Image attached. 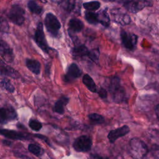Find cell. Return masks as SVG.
<instances>
[{
    "label": "cell",
    "mask_w": 159,
    "mask_h": 159,
    "mask_svg": "<svg viewBox=\"0 0 159 159\" xmlns=\"http://www.w3.org/2000/svg\"><path fill=\"white\" fill-rule=\"evenodd\" d=\"M44 23L48 32L53 37H57L61 28V24L58 18L53 13L48 12L45 17Z\"/></svg>",
    "instance_id": "cell-4"
},
{
    "label": "cell",
    "mask_w": 159,
    "mask_h": 159,
    "mask_svg": "<svg viewBox=\"0 0 159 159\" xmlns=\"http://www.w3.org/2000/svg\"><path fill=\"white\" fill-rule=\"evenodd\" d=\"M29 125L33 130L35 131L40 130L42 127V123L35 119H31L29 122Z\"/></svg>",
    "instance_id": "cell-30"
},
{
    "label": "cell",
    "mask_w": 159,
    "mask_h": 159,
    "mask_svg": "<svg viewBox=\"0 0 159 159\" xmlns=\"http://www.w3.org/2000/svg\"><path fill=\"white\" fill-rule=\"evenodd\" d=\"M16 118L17 113L12 107L8 106L0 108V123L5 124Z\"/></svg>",
    "instance_id": "cell-10"
},
{
    "label": "cell",
    "mask_w": 159,
    "mask_h": 159,
    "mask_svg": "<svg viewBox=\"0 0 159 159\" xmlns=\"http://www.w3.org/2000/svg\"><path fill=\"white\" fill-rule=\"evenodd\" d=\"M97 93H98L99 96L102 98V99H104V98H107V91L103 88H101L98 91Z\"/></svg>",
    "instance_id": "cell-33"
},
{
    "label": "cell",
    "mask_w": 159,
    "mask_h": 159,
    "mask_svg": "<svg viewBox=\"0 0 159 159\" xmlns=\"http://www.w3.org/2000/svg\"><path fill=\"white\" fill-rule=\"evenodd\" d=\"M73 146L74 149L78 152H86L91 148L92 140L87 135H81L75 139Z\"/></svg>",
    "instance_id": "cell-7"
},
{
    "label": "cell",
    "mask_w": 159,
    "mask_h": 159,
    "mask_svg": "<svg viewBox=\"0 0 159 159\" xmlns=\"http://www.w3.org/2000/svg\"><path fill=\"white\" fill-rule=\"evenodd\" d=\"M123 6L132 13H137L146 7L152 6L150 0H120Z\"/></svg>",
    "instance_id": "cell-3"
},
{
    "label": "cell",
    "mask_w": 159,
    "mask_h": 159,
    "mask_svg": "<svg viewBox=\"0 0 159 159\" xmlns=\"http://www.w3.org/2000/svg\"><path fill=\"white\" fill-rule=\"evenodd\" d=\"M34 136L36 137H37V138H39V139H42V140H45V142L46 143H47L48 145H50V143L48 142L49 141H48V139H47L45 136H43V135H40V134H35V135H34Z\"/></svg>",
    "instance_id": "cell-35"
},
{
    "label": "cell",
    "mask_w": 159,
    "mask_h": 159,
    "mask_svg": "<svg viewBox=\"0 0 159 159\" xmlns=\"http://www.w3.org/2000/svg\"><path fill=\"white\" fill-rule=\"evenodd\" d=\"M98 22L103 26L107 27L110 24V17L107 12V9H103L97 13Z\"/></svg>",
    "instance_id": "cell-19"
},
{
    "label": "cell",
    "mask_w": 159,
    "mask_h": 159,
    "mask_svg": "<svg viewBox=\"0 0 159 159\" xmlns=\"http://www.w3.org/2000/svg\"><path fill=\"white\" fill-rule=\"evenodd\" d=\"M82 73L81 70L76 63H71L67 69V72L64 76V81L70 82L79 78Z\"/></svg>",
    "instance_id": "cell-12"
},
{
    "label": "cell",
    "mask_w": 159,
    "mask_h": 159,
    "mask_svg": "<svg viewBox=\"0 0 159 159\" xmlns=\"http://www.w3.org/2000/svg\"><path fill=\"white\" fill-rule=\"evenodd\" d=\"M3 143L4 144H5V145H10L11 144V142H9V141H8V140H3Z\"/></svg>",
    "instance_id": "cell-37"
},
{
    "label": "cell",
    "mask_w": 159,
    "mask_h": 159,
    "mask_svg": "<svg viewBox=\"0 0 159 159\" xmlns=\"http://www.w3.org/2000/svg\"><path fill=\"white\" fill-rule=\"evenodd\" d=\"M25 11L18 4H13L9 12L7 17L9 20L17 25H21L25 21Z\"/></svg>",
    "instance_id": "cell-5"
},
{
    "label": "cell",
    "mask_w": 159,
    "mask_h": 159,
    "mask_svg": "<svg viewBox=\"0 0 159 159\" xmlns=\"http://www.w3.org/2000/svg\"><path fill=\"white\" fill-rule=\"evenodd\" d=\"M120 38L122 45L129 50H134L137 43V36L124 30L120 31Z\"/></svg>",
    "instance_id": "cell-8"
},
{
    "label": "cell",
    "mask_w": 159,
    "mask_h": 159,
    "mask_svg": "<svg viewBox=\"0 0 159 159\" xmlns=\"http://www.w3.org/2000/svg\"><path fill=\"white\" fill-rule=\"evenodd\" d=\"M104 1H113L114 0H104Z\"/></svg>",
    "instance_id": "cell-38"
},
{
    "label": "cell",
    "mask_w": 159,
    "mask_h": 159,
    "mask_svg": "<svg viewBox=\"0 0 159 159\" xmlns=\"http://www.w3.org/2000/svg\"><path fill=\"white\" fill-rule=\"evenodd\" d=\"M34 40L38 47L45 53H48L50 50L47 42L45 39V34L43 32V24L41 22H39L37 25V28L34 34Z\"/></svg>",
    "instance_id": "cell-6"
},
{
    "label": "cell",
    "mask_w": 159,
    "mask_h": 159,
    "mask_svg": "<svg viewBox=\"0 0 159 159\" xmlns=\"http://www.w3.org/2000/svg\"><path fill=\"white\" fill-rule=\"evenodd\" d=\"M108 88L116 102H120L125 99V91L120 85V79L118 77L115 76L111 79Z\"/></svg>",
    "instance_id": "cell-1"
},
{
    "label": "cell",
    "mask_w": 159,
    "mask_h": 159,
    "mask_svg": "<svg viewBox=\"0 0 159 159\" xmlns=\"http://www.w3.org/2000/svg\"><path fill=\"white\" fill-rule=\"evenodd\" d=\"M25 65L35 75H39L40 73L41 65L38 60L27 58L25 60Z\"/></svg>",
    "instance_id": "cell-17"
},
{
    "label": "cell",
    "mask_w": 159,
    "mask_h": 159,
    "mask_svg": "<svg viewBox=\"0 0 159 159\" xmlns=\"http://www.w3.org/2000/svg\"><path fill=\"white\" fill-rule=\"evenodd\" d=\"M130 152L132 157L135 159L142 158L148 153V148L145 142L138 138H133L130 140Z\"/></svg>",
    "instance_id": "cell-2"
},
{
    "label": "cell",
    "mask_w": 159,
    "mask_h": 159,
    "mask_svg": "<svg viewBox=\"0 0 159 159\" xmlns=\"http://www.w3.org/2000/svg\"><path fill=\"white\" fill-rule=\"evenodd\" d=\"M9 25L7 20L4 17L0 16V31L7 33L9 32Z\"/></svg>",
    "instance_id": "cell-28"
},
{
    "label": "cell",
    "mask_w": 159,
    "mask_h": 159,
    "mask_svg": "<svg viewBox=\"0 0 159 159\" xmlns=\"http://www.w3.org/2000/svg\"><path fill=\"white\" fill-rule=\"evenodd\" d=\"M130 131V129L127 125H123L116 129L112 130L108 134L107 137L111 143H114L119 138L127 134Z\"/></svg>",
    "instance_id": "cell-13"
},
{
    "label": "cell",
    "mask_w": 159,
    "mask_h": 159,
    "mask_svg": "<svg viewBox=\"0 0 159 159\" xmlns=\"http://www.w3.org/2000/svg\"><path fill=\"white\" fill-rule=\"evenodd\" d=\"M83 7L89 11H95L99 9L101 6V4L99 1H89L84 2L83 4Z\"/></svg>",
    "instance_id": "cell-22"
},
{
    "label": "cell",
    "mask_w": 159,
    "mask_h": 159,
    "mask_svg": "<svg viewBox=\"0 0 159 159\" xmlns=\"http://www.w3.org/2000/svg\"><path fill=\"white\" fill-rule=\"evenodd\" d=\"M28 150L30 152L37 157H40L43 154V150L39 146L34 143H30L28 146Z\"/></svg>",
    "instance_id": "cell-25"
},
{
    "label": "cell",
    "mask_w": 159,
    "mask_h": 159,
    "mask_svg": "<svg viewBox=\"0 0 159 159\" xmlns=\"http://www.w3.org/2000/svg\"><path fill=\"white\" fill-rule=\"evenodd\" d=\"M75 6V0H68L65 4V8L66 11L70 12L73 11Z\"/></svg>",
    "instance_id": "cell-31"
},
{
    "label": "cell",
    "mask_w": 159,
    "mask_h": 159,
    "mask_svg": "<svg viewBox=\"0 0 159 159\" xmlns=\"http://www.w3.org/2000/svg\"><path fill=\"white\" fill-rule=\"evenodd\" d=\"M155 114L159 120V104L155 107Z\"/></svg>",
    "instance_id": "cell-36"
},
{
    "label": "cell",
    "mask_w": 159,
    "mask_h": 159,
    "mask_svg": "<svg viewBox=\"0 0 159 159\" xmlns=\"http://www.w3.org/2000/svg\"><path fill=\"white\" fill-rule=\"evenodd\" d=\"M111 13L114 22L121 25H127L130 23L131 20L130 16L127 14L122 12L120 9H113L111 11Z\"/></svg>",
    "instance_id": "cell-11"
},
{
    "label": "cell",
    "mask_w": 159,
    "mask_h": 159,
    "mask_svg": "<svg viewBox=\"0 0 159 159\" xmlns=\"http://www.w3.org/2000/svg\"><path fill=\"white\" fill-rule=\"evenodd\" d=\"M84 17H85V19H86V21L88 23H89L90 24L96 25L99 23L98 20L97 13H94V12H93L91 11L87 12L85 13Z\"/></svg>",
    "instance_id": "cell-26"
},
{
    "label": "cell",
    "mask_w": 159,
    "mask_h": 159,
    "mask_svg": "<svg viewBox=\"0 0 159 159\" xmlns=\"http://www.w3.org/2000/svg\"><path fill=\"white\" fill-rule=\"evenodd\" d=\"M89 50L84 45H79L72 50V54L75 57H83L88 56Z\"/></svg>",
    "instance_id": "cell-20"
},
{
    "label": "cell",
    "mask_w": 159,
    "mask_h": 159,
    "mask_svg": "<svg viewBox=\"0 0 159 159\" xmlns=\"http://www.w3.org/2000/svg\"><path fill=\"white\" fill-rule=\"evenodd\" d=\"M152 152L153 155L157 157L158 159H159V145L158 144H154L152 147Z\"/></svg>",
    "instance_id": "cell-32"
},
{
    "label": "cell",
    "mask_w": 159,
    "mask_h": 159,
    "mask_svg": "<svg viewBox=\"0 0 159 159\" xmlns=\"http://www.w3.org/2000/svg\"><path fill=\"white\" fill-rule=\"evenodd\" d=\"M0 73L12 78H18L20 76L19 73L14 68L7 65L0 58Z\"/></svg>",
    "instance_id": "cell-15"
},
{
    "label": "cell",
    "mask_w": 159,
    "mask_h": 159,
    "mask_svg": "<svg viewBox=\"0 0 159 159\" xmlns=\"http://www.w3.org/2000/svg\"><path fill=\"white\" fill-rule=\"evenodd\" d=\"M83 83L86 86V88L93 93H97L96 85L93 80V78L88 74H85L82 79Z\"/></svg>",
    "instance_id": "cell-21"
},
{
    "label": "cell",
    "mask_w": 159,
    "mask_h": 159,
    "mask_svg": "<svg viewBox=\"0 0 159 159\" xmlns=\"http://www.w3.org/2000/svg\"><path fill=\"white\" fill-rule=\"evenodd\" d=\"M0 86L9 93H13L15 89L10 80L7 78H2L0 80Z\"/></svg>",
    "instance_id": "cell-24"
},
{
    "label": "cell",
    "mask_w": 159,
    "mask_h": 159,
    "mask_svg": "<svg viewBox=\"0 0 159 159\" xmlns=\"http://www.w3.org/2000/svg\"><path fill=\"white\" fill-rule=\"evenodd\" d=\"M27 7L34 14L39 15L42 12V7L39 6L35 1H29L27 3Z\"/></svg>",
    "instance_id": "cell-23"
},
{
    "label": "cell",
    "mask_w": 159,
    "mask_h": 159,
    "mask_svg": "<svg viewBox=\"0 0 159 159\" xmlns=\"http://www.w3.org/2000/svg\"><path fill=\"white\" fill-rule=\"evenodd\" d=\"M88 57L90 60H91L94 62H97L99 57V50L98 48L93 49L92 50L89 52Z\"/></svg>",
    "instance_id": "cell-29"
},
{
    "label": "cell",
    "mask_w": 159,
    "mask_h": 159,
    "mask_svg": "<svg viewBox=\"0 0 159 159\" xmlns=\"http://www.w3.org/2000/svg\"><path fill=\"white\" fill-rule=\"evenodd\" d=\"M0 134L8 139L14 140H24L29 139L26 134L13 130L1 129Z\"/></svg>",
    "instance_id": "cell-14"
},
{
    "label": "cell",
    "mask_w": 159,
    "mask_h": 159,
    "mask_svg": "<svg viewBox=\"0 0 159 159\" xmlns=\"http://www.w3.org/2000/svg\"><path fill=\"white\" fill-rule=\"evenodd\" d=\"M69 101V98L66 96H62L57 101L55 102L54 107H53V111L60 114H62L64 113V107L68 104Z\"/></svg>",
    "instance_id": "cell-18"
},
{
    "label": "cell",
    "mask_w": 159,
    "mask_h": 159,
    "mask_svg": "<svg viewBox=\"0 0 159 159\" xmlns=\"http://www.w3.org/2000/svg\"><path fill=\"white\" fill-rule=\"evenodd\" d=\"M88 118L94 124H102L104 122V118L103 116L96 113H92L89 114Z\"/></svg>",
    "instance_id": "cell-27"
},
{
    "label": "cell",
    "mask_w": 159,
    "mask_h": 159,
    "mask_svg": "<svg viewBox=\"0 0 159 159\" xmlns=\"http://www.w3.org/2000/svg\"><path fill=\"white\" fill-rule=\"evenodd\" d=\"M88 159H109L107 157L100 156L99 155H91Z\"/></svg>",
    "instance_id": "cell-34"
},
{
    "label": "cell",
    "mask_w": 159,
    "mask_h": 159,
    "mask_svg": "<svg viewBox=\"0 0 159 159\" xmlns=\"http://www.w3.org/2000/svg\"><path fill=\"white\" fill-rule=\"evenodd\" d=\"M83 28L84 24L81 20L77 18H73L70 20L68 23V33L70 36L75 33L81 32Z\"/></svg>",
    "instance_id": "cell-16"
},
{
    "label": "cell",
    "mask_w": 159,
    "mask_h": 159,
    "mask_svg": "<svg viewBox=\"0 0 159 159\" xmlns=\"http://www.w3.org/2000/svg\"><path fill=\"white\" fill-rule=\"evenodd\" d=\"M158 69H159V65H158Z\"/></svg>",
    "instance_id": "cell-39"
},
{
    "label": "cell",
    "mask_w": 159,
    "mask_h": 159,
    "mask_svg": "<svg viewBox=\"0 0 159 159\" xmlns=\"http://www.w3.org/2000/svg\"><path fill=\"white\" fill-rule=\"evenodd\" d=\"M0 55L7 62H12L14 58V55L12 49L9 45L0 38Z\"/></svg>",
    "instance_id": "cell-9"
}]
</instances>
